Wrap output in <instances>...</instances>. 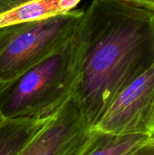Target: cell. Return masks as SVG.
Wrapping results in <instances>:
<instances>
[{
  "label": "cell",
  "mask_w": 154,
  "mask_h": 155,
  "mask_svg": "<svg viewBox=\"0 0 154 155\" xmlns=\"http://www.w3.org/2000/svg\"><path fill=\"white\" fill-rule=\"evenodd\" d=\"M78 35V75L71 97L93 127L115 97L154 64V11L92 0Z\"/></svg>",
  "instance_id": "cell-1"
},
{
  "label": "cell",
  "mask_w": 154,
  "mask_h": 155,
  "mask_svg": "<svg viewBox=\"0 0 154 155\" xmlns=\"http://www.w3.org/2000/svg\"><path fill=\"white\" fill-rule=\"evenodd\" d=\"M82 0H32L0 15V28L23 23L46 19L71 12Z\"/></svg>",
  "instance_id": "cell-6"
},
{
  "label": "cell",
  "mask_w": 154,
  "mask_h": 155,
  "mask_svg": "<svg viewBox=\"0 0 154 155\" xmlns=\"http://www.w3.org/2000/svg\"><path fill=\"white\" fill-rule=\"evenodd\" d=\"M92 131L88 143L77 155H127L147 137Z\"/></svg>",
  "instance_id": "cell-8"
},
{
  "label": "cell",
  "mask_w": 154,
  "mask_h": 155,
  "mask_svg": "<svg viewBox=\"0 0 154 155\" xmlns=\"http://www.w3.org/2000/svg\"><path fill=\"white\" fill-rule=\"evenodd\" d=\"M92 124L70 97L15 155H77L92 135Z\"/></svg>",
  "instance_id": "cell-5"
},
{
  "label": "cell",
  "mask_w": 154,
  "mask_h": 155,
  "mask_svg": "<svg viewBox=\"0 0 154 155\" xmlns=\"http://www.w3.org/2000/svg\"><path fill=\"white\" fill-rule=\"evenodd\" d=\"M79 56L77 30L54 54L0 87V112L5 120L43 119L54 115L72 95Z\"/></svg>",
  "instance_id": "cell-2"
},
{
  "label": "cell",
  "mask_w": 154,
  "mask_h": 155,
  "mask_svg": "<svg viewBox=\"0 0 154 155\" xmlns=\"http://www.w3.org/2000/svg\"><path fill=\"white\" fill-rule=\"evenodd\" d=\"M51 117L5 120L0 124V155H15L19 153Z\"/></svg>",
  "instance_id": "cell-7"
},
{
  "label": "cell",
  "mask_w": 154,
  "mask_h": 155,
  "mask_svg": "<svg viewBox=\"0 0 154 155\" xmlns=\"http://www.w3.org/2000/svg\"><path fill=\"white\" fill-rule=\"evenodd\" d=\"M154 11V0H116Z\"/></svg>",
  "instance_id": "cell-11"
},
{
  "label": "cell",
  "mask_w": 154,
  "mask_h": 155,
  "mask_svg": "<svg viewBox=\"0 0 154 155\" xmlns=\"http://www.w3.org/2000/svg\"><path fill=\"white\" fill-rule=\"evenodd\" d=\"M5 121V118H4V116L2 115V114H1V112H0V124L3 123Z\"/></svg>",
  "instance_id": "cell-12"
},
{
  "label": "cell",
  "mask_w": 154,
  "mask_h": 155,
  "mask_svg": "<svg viewBox=\"0 0 154 155\" xmlns=\"http://www.w3.org/2000/svg\"><path fill=\"white\" fill-rule=\"evenodd\" d=\"M32 0H0V15Z\"/></svg>",
  "instance_id": "cell-10"
},
{
  "label": "cell",
  "mask_w": 154,
  "mask_h": 155,
  "mask_svg": "<svg viewBox=\"0 0 154 155\" xmlns=\"http://www.w3.org/2000/svg\"><path fill=\"white\" fill-rule=\"evenodd\" d=\"M92 130L154 136V64L115 97Z\"/></svg>",
  "instance_id": "cell-4"
},
{
  "label": "cell",
  "mask_w": 154,
  "mask_h": 155,
  "mask_svg": "<svg viewBox=\"0 0 154 155\" xmlns=\"http://www.w3.org/2000/svg\"><path fill=\"white\" fill-rule=\"evenodd\" d=\"M84 10L0 28V87L11 83L68 42L78 30Z\"/></svg>",
  "instance_id": "cell-3"
},
{
  "label": "cell",
  "mask_w": 154,
  "mask_h": 155,
  "mask_svg": "<svg viewBox=\"0 0 154 155\" xmlns=\"http://www.w3.org/2000/svg\"><path fill=\"white\" fill-rule=\"evenodd\" d=\"M127 155H154V136L146 137Z\"/></svg>",
  "instance_id": "cell-9"
}]
</instances>
